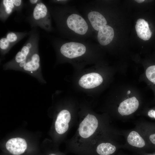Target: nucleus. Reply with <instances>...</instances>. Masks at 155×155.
Here are the masks:
<instances>
[{"mask_svg":"<svg viewBox=\"0 0 155 155\" xmlns=\"http://www.w3.org/2000/svg\"><path fill=\"white\" fill-rule=\"evenodd\" d=\"M51 13L59 32L69 40L83 41L94 38L89 24L75 6L55 7Z\"/></svg>","mask_w":155,"mask_h":155,"instance_id":"nucleus-1","label":"nucleus"},{"mask_svg":"<svg viewBox=\"0 0 155 155\" xmlns=\"http://www.w3.org/2000/svg\"><path fill=\"white\" fill-rule=\"evenodd\" d=\"M78 129L67 142L70 152L78 155H89L94 146L100 140V119L96 115L88 112L79 114Z\"/></svg>","mask_w":155,"mask_h":155,"instance_id":"nucleus-2","label":"nucleus"},{"mask_svg":"<svg viewBox=\"0 0 155 155\" xmlns=\"http://www.w3.org/2000/svg\"><path fill=\"white\" fill-rule=\"evenodd\" d=\"M53 45L57 48L61 55L70 59L82 57L88 52L94 51L96 48V44L88 40H56Z\"/></svg>","mask_w":155,"mask_h":155,"instance_id":"nucleus-3","label":"nucleus"},{"mask_svg":"<svg viewBox=\"0 0 155 155\" xmlns=\"http://www.w3.org/2000/svg\"><path fill=\"white\" fill-rule=\"evenodd\" d=\"M78 119L75 114L68 109H63L57 114L54 124V127L59 135H66L73 126L78 124Z\"/></svg>","mask_w":155,"mask_h":155,"instance_id":"nucleus-4","label":"nucleus"},{"mask_svg":"<svg viewBox=\"0 0 155 155\" xmlns=\"http://www.w3.org/2000/svg\"><path fill=\"white\" fill-rule=\"evenodd\" d=\"M33 18L36 24L48 31L53 30L50 13L46 6L39 2L34 8Z\"/></svg>","mask_w":155,"mask_h":155,"instance_id":"nucleus-5","label":"nucleus"},{"mask_svg":"<svg viewBox=\"0 0 155 155\" xmlns=\"http://www.w3.org/2000/svg\"><path fill=\"white\" fill-rule=\"evenodd\" d=\"M38 38L32 35L20 51L16 54L13 61L14 64H19L25 61L32 52L37 47Z\"/></svg>","mask_w":155,"mask_h":155,"instance_id":"nucleus-6","label":"nucleus"},{"mask_svg":"<svg viewBox=\"0 0 155 155\" xmlns=\"http://www.w3.org/2000/svg\"><path fill=\"white\" fill-rule=\"evenodd\" d=\"M5 146L6 150L12 155H21L24 154L28 147L25 140L20 137L10 139L6 143Z\"/></svg>","mask_w":155,"mask_h":155,"instance_id":"nucleus-7","label":"nucleus"},{"mask_svg":"<svg viewBox=\"0 0 155 155\" xmlns=\"http://www.w3.org/2000/svg\"><path fill=\"white\" fill-rule=\"evenodd\" d=\"M21 0H3L0 5V18L5 21L14 11L19 9L22 6Z\"/></svg>","mask_w":155,"mask_h":155,"instance_id":"nucleus-8","label":"nucleus"},{"mask_svg":"<svg viewBox=\"0 0 155 155\" xmlns=\"http://www.w3.org/2000/svg\"><path fill=\"white\" fill-rule=\"evenodd\" d=\"M26 34V33L10 32L0 40V49L3 53L7 51L12 46Z\"/></svg>","mask_w":155,"mask_h":155,"instance_id":"nucleus-9","label":"nucleus"},{"mask_svg":"<svg viewBox=\"0 0 155 155\" xmlns=\"http://www.w3.org/2000/svg\"><path fill=\"white\" fill-rule=\"evenodd\" d=\"M103 80L102 77L99 74L96 73H91L82 76L79 81V84L84 88L90 89L100 85Z\"/></svg>","mask_w":155,"mask_h":155,"instance_id":"nucleus-10","label":"nucleus"},{"mask_svg":"<svg viewBox=\"0 0 155 155\" xmlns=\"http://www.w3.org/2000/svg\"><path fill=\"white\" fill-rule=\"evenodd\" d=\"M37 47L24 61L18 65L27 71L32 72L37 70L40 66V58L37 52Z\"/></svg>","mask_w":155,"mask_h":155,"instance_id":"nucleus-11","label":"nucleus"},{"mask_svg":"<svg viewBox=\"0 0 155 155\" xmlns=\"http://www.w3.org/2000/svg\"><path fill=\"white\" fill-rule=\"evenodd\" d=\"M139 102L135 97L128 98L121 102L118 108L122 116L127 115L134 112L138 108Z\"/></svg>","mask_w":155,"mask_h":155,"instance_id":"nucleus-12","label":"nucleus"},{"mask_svg":"<svg viewBox=\"0 0 155 155\" xmlns=\"http://www.w3.org/2000/svg\"><path fill=\"white\" fill-rule=\"evenodd\" d=\"M116 150V147L108 142L99 141L93 147L89 155H111Z\"/></svg>","mask_w":155,"mask_h":155,"instance_id":"nucleus-13","label":"nucleus"},{"mask_svg":"<svg viewBox=\"0 0 155 155\" xmlns=\"http://www.w3.org/2000/svg\"><path fill=\"white\" fill-rule=\"evenodd\" d=\"M135 28L138 36L141 39L146 40L151 38L152 32L149 29L148 23L144 19L137 20Z\"/></svg>","mask_w":155,"mask_h":155,"instance_id":"nucleus-14","label":"nucleus"},{"mask_svg":"<svg viewBox=\"0 0 155 155\" xmlns=\"http://www.w3.org/2000/svg\"><path fill=\"white\" fill-rule=\"evenodd\" d=\"M127 140L130 145L138 148H142L145 145L144 140L135 131L131 132L128 135Z\"/></svg>","mask_w":155,"mask_h":155,"instance_id":"nucleus-15","label":"nucleus"},{"mask_svg":"<svg viewBox=\"0 0 155 155\" xmlns=\"http://www.w3.org/2000/svg\"><path fill=\"white\" fill-rule=\"evenodd\" d=\"M146 74L147 78L150 81L155 83V65L148 67L146 69Z\"/></svg>","mask_w":155,"mask_h":155,"instance_id":"nucleus-16","label":"nucleus"},{"mask_svg":"<svg viewBox=\"0 0 155 155\" xmlns=\"http://www.w3.org/2000/svg\"><path fill=\"white\" fill-rule=\"evenodd\" d=\"M52 2L56 3L66 5L70 1L69 0H57L52 1Z\"/></svg>","mask_w":155,"mask_h":155,"instance_id":"nucleus-17","label":"nucleus"},{"mask_svg":"<svg viewBox=\"0 0 155 155\" xmlns=\"http://www.w3.org/2000/svg\"><path fill=\"white\" fill-rule=\"evenodd\" d=\"M148 115L149 117L155 119V110L153 109L150 110L148 112Z\"/></svg>","mask_w":155,"mask_h":155,"instance_id":"nucleus-18","label":"nucleus"},{"mask_svg":"<svg viewBox=\"0 0 155 155\" xmlns=\"http://www.w3.org/2000/svg\"><path fill=\"white\" fill-rule=\"evenodd\" d=\"M48 155H64L63 154L56 152H51L49 153Z\"/></svg>","mask_w":155,"mask_h":155,"instance_id":"nucleus-19","label":"nucleus"},{"mask_svg":"<svg viewBox=\"0 0 155 155\" xmlns=\"http://www.w3.org/2000/svg\"><path fill=\"white\" fill-rule=\"evenodd\" d=\"M30 3L32 4H35L38 3V2H39V0H30Z\"/></svg>","mask_w":155,"mask_h":155,"instance_id":"nucleus-20","label":"nucleus"},{"mask_svg":"<svg viewBox=\"0 0 155 155\" xmlns=\"http://www.w3.org/2000/svg\"><path fill=\"white\" fill-rule=\"evenodd\" d=\"M135 1H137V2L139 3H140L143 2L144 0H135Z\"/></svg>","mask_w":155,"mask_h":155,"instance_id":"nucleus-21","label":"nucleus"},{"mask_svg":"<svg viewBox=\"0 0 155 155\" xmlns=\"http://www.w3.org/2000/svg\"><path fill=\"white\" fill-rule=\"evenodd\" d=\"M131 92L130 90H129L127 92V94H129Z\"/></svg>","mask_w":155,"mask_h":155,"instance_id":"nucleus-22","label":"nucleus"},{"mask_svg":"<svg viewBox=\"0 0 155 155\" xmlns=\"http://www.w3.org/2000/svg\"><path fill=\"white\" fill-rule=\"evenodd\" d=\"M155 155V154H151V155Z\"/></svg>","mask_w":155,"mask_h":155,"instance_id":"nucleus-23","label":"nucleus"}]
</instances>
